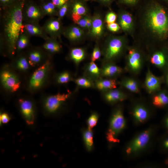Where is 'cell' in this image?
Returning a JSON list of instances; mask_svg holds the SVG:
<instances>
[{
	"label": "cell",
	"instance_id": "9c48e42d",
	"mask_svg": "<svg viewBox=\"0 0 168 168\" xmlns=\"http://www.w3.org/2000/svg\"><path fill=\"white\" fill-rule=\"evenodd\" d=\"M21 113L26 123L32 125L35 121V110L33 105L30 100L23 99L19 100Z\"/></svg>",
	"mask_w": 168,
	"mask_h": 168
},
{
	"label": "cell",
	"instance_id": "f5cc1de1",
	"mask_svg": "<svg viewBox=\"0 0 168 168\" xmlns=\"http://www.w3.org/2000/svg\"><path fill=\"white\" fill-rule=\"evenodd\" d=\"M167 82H168V75L167 77Z\"/></svg>",
	"mask_w": 168,
	"mask_h": 168
},
{
	"label": "cell",
	"instance_id": "ba28073f",
	"mask_svg": "<svg viewBox=\"0 0 168 168\" xmlns=\"http://www.w3.org/2000/svg\"><path fill=\"white\" fill-rule=\"evenodd\" d=\"M1 80L4 87L11 92L16 91L20 87L21 82L18 78L9 70H5L2 72Z\"/></svg>",
	"mask_w": 168,
	"mask_h": 168
},
{
	"label": "cell",
	"instance_id": "83f0119b",
	"mask_svg": "<svg viewBox=\"0 0 168 168\" xmlns=\"http://www.w3.org/2000/svg\"><path fill=\"white\" fill-rule=\"evenodd\" d=\"M153 103L155 106L161 107L168 105V95L164 92H162L154 96Z\"/></svg>",
	"mask_w": 168,
	"mask_h": 168
},
{
	"label": "cell",
	"instance_id": "8992f818",
	"mask_svg": "<svg viewBox=\"0 0 168 168\" xmlns=\"http://www.w3.org/2000/svg\"><path fill=\"white\" fill-rule=\"evenodd\" d=\"M50 65L49 60H47L34 72L29 83L31 90H35L42 86L50 69Z\"/></svg>",
	"mask_w": 168,
	"mask_h": 168
},
{
	"label": "cell",
	"instance_id": "f1b7e54d",
	"mask_svg": "<svg viewBox=\"0 0 168 168\" xmlns=\"http://www.w3.org/2000/svg\"><path fill=\"white\" fill-rule=\"evenodd\" d=\"M119 24L122 28L124 30H128L132 26V19L130 14L124 13L120 16Z\"/></svg>",
	"mask_w": 168,
	"mask_h": 168
},
{
	"label": "cell",
	"instance_id": "7c38bea8",
	"mask_svg": "<svg viewBox=\"0 0 168 168\" xmlns=\"http://www.w3.org/2000/svg\"><path fill=\"white\" fill-rule=\"evenodd\" d=\"M42 27L49 36L54 39L59 34L61 30L59 20L53 17L48 19Z\"/></svg>",
	"mask_w": 168,
	"mask_h": 168
},
{
	"label": "cell",
	"instance_id": "816d5d0a",
	"mask_svg": "<svg viewBox=\"0 0 168 168\" xmlns=\"http://www.w3.org/2000/svg\"><path fill=\"white\" fill-rule=\"evenodd\" d=\"M101 0L105 2H108L110 1L111 0Z\"/></svg>",
	"mask_w": 168,
	"mask_h": 168
},
{
	"label": "cell",
	"instance_id": "cb8c5ba5",
	"mask_svg": "<svg viewBox=\"0 0 168 168\" xmlns=\"http://www.w3.org/2000/svg\"><path fill=\"white\" fill-rule=\"evenodd\" d=\"M83 34L82 30L76 26L71 27L68 29L65 32L66 36L72 41L76 40L80 38Z\"/></svg>",
	"mask_w": 168,
	"mask_h": 168
},
{
	"label": "cell",
	"instance_id": "d6986e66",
	"mask_svg": "<svg viewBox=\"0 0 168 168\" xmlns=\"http://www.w3.org/2000/svg\"><path fill=\"white\" fill-rule=\"evenodd\" d=\"M43 49L48 52L54 54L59 52L61 49V45L55 39L49 37L45 40L43 45Z\"/></svg>",
	"mask_w": 168,
	"mask_h": 168
},
{
	"label": "cell",
	"instance_id": "9a60e30c",
	"mask_svg": "<svg viewBox=\"0 0 168 168\" xmlns=\"http://www.w3.org/2000/svg\"><path fill=\"white\" fill-rule=\"evenodd\" d=\"M103 97L107 102L110 103L122 101L126 98L124 93L118 90H111L104 93Z\"/></svg>",
	"mask_w": 168,
	"mask_h": 168
},
{
	"label": "cell",
	"instance_id": "11a10c76",
	"mask_svg": "<svg viewBox=\"0 0 168 168\" xmlns=\"http://www.w3.org/2000/svg\"></svg>",
	"mask_w": 168,
	"mask_h": 168
},
{
	"label": "cell",
	"instance_id": "f35d334b",
	"mask_svg": "<svg viewBox=\"0 0 168 168\" xmlns=\"http://www.w3.org/2000/svg\"><path fill=\"white\" fill-rule=\"evenodd\" d=\"M68 9V2L65 3L59 9L57 13L58 16L60 19L63 18L66 14Z\"/></svg>",
	"mask_w": 168,
	"mask_h": 168
},
{
	"label": "cell",
	"instance_id": "4dcf8cb0",
	"mask_svg": "<svg viewBox=\"0 0 168 168\" xmlns=\"http://www.w3.org/2000/svg\"><path fill=\"white\" fill-rule=\"evenodd\" d=\"M151 62L159 67H162L165 63L164 55L161 52H157L153 54L151 59Z\"/></svg>",
	"mask_w": 168,
	"mask_h": 168
},
{
	"label": "cell",
	"instance_id": "6da1fadb",
	"mask_svg": "<svg viewBox=\"0 0 168 168\" xmlns=\"http://www.w3.org/2000/svg\"><path fill=\"white\" fill-rule=\"evenodd\" d=\"M26 0H18L13 5L2 11V33L0 40L9 53L14 54L19 35L23 30V10Z\"/></svg>",
	"mask_w": 168,
	"mask_h": 168
},
{
	"label": "cell",
	"instance_id": "f907efd6",
	"mask_svg": "<svg viewBox=\"0 0 168 168\" xmlns=\"http://www.w3.org/2000/svg\"><path fill=\"white\" fill-rule=\"evenodd\" d=\"M164 164L166 166H168V157L167 158L164 162Z\"/></svg>",
	"mask_w": 168,
	"mask_h": 168
},
{
	"label": "cell",
	"instance_id": "681fc988",
	"mask_svg": "<svg viewBox=\"0 0 168 168\" xmlns=\"http://www.w3.org/2000/svg\"><path fill=\"white\" fill-rule=\"evenodd\" d=\"M125 2L129 4H133L137 0H123Z\"/></svg>",
	"mask_w": 168,
	"mask_h": 168
},
{
	"label": "cell",
	"instance_id": "b9f144b4",
	"mask_svg": "<svg viewBox=\"0 0 168 168\" xmlns=\"http://www.w3.org/2000/svg\"><path fill=\"white\" fill-rule=\"evenodd\" d=\"M54 4L56 8H60L65 3L67 2L68 0H50Z\"/></svg>",
	"mask_w": 168,
	"mask_h": 168
},
{
	"label": "cell",
	"instance_id": "603a6c76",
	"mask_svg": "<svg viewBox=\"0 0 168 168\" xmlns=\"http://www.w3.org/2000/svg\"><path fill=\"white\" fill-rule=\"evenodd\" d=\"M133 115L135 120L139 123L145 122L148 117L147 110L144 107L141 106H137L134 109Z\"/></svg>",
	"mask_w": 168,
	"mask_h": 168
},
{
	"label": "cell",
	"instance_id": "bcb514c9",
	"mask_svg": "<svg viewBox=\"0 0 168 168\" xmlns=\"http://www.w3.org/2000/svg\"><path fill=\"white\" fill-rule=\"evenodd\" d=\"M162 147L164 150L168 151V136L163 140L162 142Z\"/></svg>",
	"mask_w": 168,
	"mask_h": 168
},
{
	"label": "cell",
	"instance_id": "e575fe53",
	"mask_svg": "<svg viewBox=\"0 0 168 168\" xmlns=\"http://www.w3.org/2000/svg\"><path fill=\"white\" fill-rule=\"evenodd\" d=\"M86 12V8L81 3L77 2L74 4L72 7V13L82 16L85 14Z\"/></svg>",
	"mask_w": 168,
	"mask_h": 168
},
{
	"label": "cell",
	"instance_id": "f6af8a7d",
	"mask_svg": "<svg viewBox=\"0 0 168 168\" xmlns=\"http://www.w3.org/2000/svg\"><path fill=\"white\" fill-rule=\"evenodd\" d=\"M87 18V17H82L77 24L82 27H86Z\"/></svg>",
	"mask_w": 168,
	"mask_h": 168
},
{
	"label": "cell",
	"instance_id": "44dd1931",
	"mask_svg": "<svg viewBox=\"0 0 168 168\" xmlns=\"http://www.w3.org/2000/svg\"><path fill=\"white\" fill-rule=\"evenodd\" d=\"M85 52L82 48H77L72 49L70 53V58L76 65L79 64L85 58Z\"/></svg>",
	"mask_w": 168,
	"mask_h": 168
},
{
	"label": "cell",
	"instance_id": "484cf974",
	"mask_svg": "<svg viewBox=\"0 0 168 168\" xmlns=\"http://www.w3.org/2000/svg\"><path fill=\"white\" fill-rule=\"evenodd\" d=\"M44 1L40 6L45 15L52 16L57 14L56 7L50 0Z\"/></svg>",
	"mask_w": 168,
	"mask_h": 168
},
{
	"label": "cell",
	"instance_id": "ab89813d",
	"mask_svg": "<svg viewBox=\"0 0 168 168\" xmlns=\"http://www.w3.org/2000/svg\"><path fill=\"white\" fill-rule=\"evenodd\" d=\"M117 18L116 14L113 12L108 13L106 16V21L107 24L114 22Z\"/></svg>",
	"mask_w": 168,
	"mask_h": 168
},
{
	"label": "cell",
	"instance_id": "1f68e13d",
	"mask_svg": "<svg viewBox=\"0 0 168 168\" xmlns=\"http://www.w3.org/2000/svg\"><path fill=\"white\" fill-rule=\"evenodd\" d=\"M16 65L18 69L24 71L27 70L30 65L28 59L24 56H21L17 58Z\"/></svg>",
	"mask_w": 168,
	"mask_h": 168
},
{
	"label": "cell",
	"instance_id": "5bb4252c",
	"mask_svg": "<svg viewBox=\"0 0 168 168\" xmlns=\"http://www.w3.org/2000/svg\"><path fill=\"white\" fill-rule=\"evenodd\" d=\"M85 76L92 81H96L100 78V69L98 67L94 62L91 61L85 67Z\"/></svg>",
	"mask_w": 168,
	"mask_h": 168
},
{
	"label": "cell",
	"instance_id": "74e56055",
	"mask_svg": "<svg viewBox=\"0 0 168 168\" xmlns=\"http://www.w3.org/2000/svg\"><path fill=\"white\" fill-rule=\"evenodd\" d=\"M101 52L99 48L97 46L94 48L91 57V61L95 62L101 56Z\"/></svg>",
	"mask_w": 168,
	"mask_h": 168
},
{
	"label": "cell",
	"instance_id": "30bf717a",
	"mask_svg": "<svg viewBox=\"0 0 168 168\" xmlns=\"http://www.w3.org/2000/svg\"><path fill=\"white\" fill-rule=\"evenodd\" d=\"M122 47L123 42L121 39L115 38L111 40L104 51V60L107 61L116 57L120 52Z\"/></svg>",
	"mask_w": 168,
	"mask_h": 168
},
{
	"label": "cell",
	"instance_id": "f546056e",
	"mask_svg": "<svg viewBox=\"0 0 168 168\" xmlns=\"http://www.w3.org/2000/svg\"><path fill=\"white\" fill-rule=\"evenodd\" d=\"M75 82L78 86L81 87L91 88L95 86L93 81L85 76L76 79Z\"/></svg>",
	"mask_w": 168,
	"mask_h": 168
},
{
	"label": "cell",
	"instance_id": "8fae6325",
	"mask_svg": "<svg viewBox=\"0 0 168 168\" xmlns=\"http://www.w3.org/2000/svg\"><path fill=\"white\" fill-rule=\"evenodd\" d=\"M23 30L30 36L40 37L45 41L50 37L39 23L23 22Z\"/></svg>",
	"mask_w": 168,
	"mask_h": 168
},
{
	"label": "cell",
	"instance_id": "52a82bcc",
	"mask_svg": "<svg viewBox=\"0 0 168 168\" xmlns=\"http://www.w3.org/2000/svg\"><path fill=\"white\" fill-rule=\"evenodd\" d=\"M70 93H60L50 96L45 99L44 106L49 113H54L59 108L63 103L68 99Z\"/></svg>",
	"mask_w": 168,
	"mask_h": 168
},
{
	"label": "cell",
	"instance_id": "8d00e7d4",
	"mask_svg": "<svg viewBox=\"0 0 168 168\" xmlns=\"http://www.w3.org/2000/svg\"><path fill=\"white\" fill-rule=\"evenodd\" d=\"M18 0H0L1 10L6 9L13 5Z\"/></svg>",
	"mask_w": 168,
	"mask_h": 168
},
{
	"label": "cell",
	"instance_id": "5b68a950",
	"mask_svg": "<svg viewBox=\"0 0 168 168\" xmlns=\"http://www.w3.org/2000/svg\"><path fill=\"white\" fill-rule=\"evenodd\" d=\"M152 133L151 129L143 131L134 138L126 150L127 154H135L144 149L148 144Z\"/></svg>",
	"mask_w": 168,
	"mask_h": 168
},
{
	"label": "cell",
	"instance_id": "7a4b0ae2",
	"mask_svg": "<svg viewBox=\"0 0 168 168\" xmlns=\"http://www.w3.org/2000/svg\"><path fill=\"white\" fill-rule=\"evenodd\" d=\"M147 21L152 30L163 35L168 31V18L164 9L159 6L152 7L148 12Z\"/></svg>",
	"mask_w": 168,
	"mask_h": 168
},
{
	"label": "cell",
	"instance_id": "c3c4849f",
	"mask_svg": "<svg viewBox=\"0 0 168 168\" xmlns=\"http://www.w3.org/2000/svg\"><path fill=\"white\" fill-rule=\"evenodd\" d=\"M164 124L168 134V115L166 116L164 120Z\"/></svg>",
	"mask_w": 168,
	"mask_h": 168
},
{
	"label": "cell",
	"instance_id": "3957f363",
	"mask_svg": "<svg viewBox=\"0 0 168 168\" xmlns=\"http://www.w3.org/2000/svg\"><path fill=\"white\" fill-rule=\"evenodd\" d=\"M125 121L123 112L120 109L114 111L110 119V128L107 134V138L109 141L116 142L115 138L124 128Z\"/></svg>",
	"mask_w": 168,
	"mask_h": 168
},
{
	"label": "cell",
	"instance_id": "db71d44e",
	"mask_svg": "<svg viewBox=\"0 0 168 168\" xmlns=\"http://www.w3.org/2000/svg\"><path fill=\"white\" fill-rule=\"evenodd\" d=\"M42 1H46V0H40Z\"/></svg>",
	"mask_w": 168,
	"mask_h": 168
},
{
	"label": "cell",
	"instance_id": "60d3db41",
	"mask_svg": "<svg viewBox=\"0 0 168 168\" xmlns=\"http://www.w3.org/2000/svg\"><path fill=\"white\" fill-rule=\"evenodd\" d=\"M107 27L110 30L114 32L118 31L120 29L119 25L115 22L108 24Z\"/></svg>",
	"mask_w": 168,
	"mask_h": 168
},
{
	"label": "cell",
	"instance_id": "7bdbcfd3",
	"mask_svg": "<svg viewBox=\"0 0 168 168\" xmlns=\"http://www.w3.org/2000/svg\"><path fill=\"white\" fill-rule=\"evenodd\" d=\"M0 121L2 123L6 124L10 119L9 115L6 113H3L0 115Z\"/></svg>",
	"mask_w": 168,
	"mask_h": 168
},
{
	"label": "cell",
	"instance_id": "277c9868",
	"mask_svg": "<svg viewBox=\"0 0 168 168\" xmlns=\"http://www.w3.org/2000/svg\"><path fill=\"white\" fill-rule=\"evenodd\" d=\"M23 22L39 23L45 16L40 6L31 1H25L23 10Z\"/></svg>",
	"mask_w": 168,
	"mask_h": 168
},
{
	"label": "cell",
	"instance_id": "ee69618b",
	"mask_svg": "<svg viewBox=\"0 0 168 168\" xmlns=\"http://www.w3.org/2000/svg\"><path fill=\"white\" fill-rule=\"evenodd\" d=\"M71 17L72 21L76 24H77L78 22L83 17L82 16L77 14L72 13Z\"/></svg>",
	"mask_w": 168,
	"mask_h": 168
},
{
	"label": "cell",
	"instance_id": "d6a6232c",
	"mask_svg": "<svg viewBox=\"0 0 168 168\" xmlns=\"http://www.w3.org/2000/svg\"><path fill=\"white\" fill-rule=\"evenodd\" d=\"M123 85L125 87L131 91L136 93L139 92L137 83L133 80H127L124 82Z\"/></svg>",
	"mask_w": 168,
	"mask_h": 168
},
{
	"label": "cell",
	"instance_id": "ffe728a7",
	"mask_svg": "<svg viewBox=\"0 0 168 168\" xmlns=\"http://www.w3.org/2000/svg\"><path fill=\"white\" fill-rule=\"evenodd\" d=\"M103 28V21L101 18L99 16H95L92 20L91 34L95 36H99L102 34Z\"/></svg>",
	"mask_w": 168,
	"mask_h": 168
},
{
	"label": "cell",
	"instance_id": "7402d4cb",
	"mask_svg": "<svg viewBox=\"0 0 168 168\" xmlns=\"http://www.w3.org/2000/svg\"><path fill=\"white\" fill-rule=\"evenodd\" d=\"M129 63L131 68L134 70L138 69L140 67V54L134 49L129 52Z\"/></svg>",
	"mask_w": 168,
	"mask_h": 168
},
{
	"label": "cell",
	"instance_id": "ac0fdd59",
	"mask_svg": "<svg viewBox=\"0 0 168 168\" xmlns=\"http://www.w3.org/2000/svg\"><path fill=\"white\" fill-rule=\"evenodd\" d=\"M44 53L39 49H35L28 53V60L30 65L34 67L40 63L44 57Z\"/></svg>",
	"mask_w": 168,
	"mask_h": 168
},
{
	"label": "cell",
	"instance_id": "d4e9b609",
	"mask_svg": "<svg viewBox=\"0 0 168 168\" xmlns=\"http://www.w3.org/2000/svg\"><path fill=\"white\" fill-rule=\"evenodd\" d=\"M30 37L23 30L17 39L16 44V50L21 51L26 48L29 43Z\"/></svg>",
	"mask_w": 168,
	"mask_h": 168
},
{
	"label": "cell",
	"instance_id": "7dc6e473",
	"mask_svg": "<svg viewBox=\"0 0 168 168\" xmlns=\"http://www.w3.org/2000/svg\"><path fill=\"white\" fill-rule=\"evenodd\" d=\"M92 24V20H91V18L87 17L86 24V27H87L88 29H89L91 27Z\"/></svg>",
	"mask_w": 168,
	"mask_h": 168
},
{
	"label": "cell",
	"instance_id": "4fadbf2b",
	"mask_svg": "<svg viewBox=\"0 0 168 168\" xmlns=\"http://www.w3.org/2000/svg\"><path fill=\"white\" fill-rule=\"evenodd\" d=\"M100 69L101 77H109L114 76L120 73L122 69L115 65L104 63Z\"/></svg>",
	"mask_w": 168,
	"mask_h": 168
},
{
	"label": "cell",
	"instance_id": "e0dca14e",
	"mask_svg": "<svg viewBox=\"0 0 168 168\" xmlns=\"http://www.w3.org/2000/svg\"><path fill=\"white\" fill-rule=\"evenodd\" d=\"M145 84L147 89L150 93L158 89L160 85L159 79L149 71L147 74Z\"/></svg>",
	"mask_w": 168,
	"mask_h": 168
},
{
	"label": "cell",
	"instance_id": "4316f807",
	"mask_svg": "<svg viewBox=\"0 0 168 168\" xmlns=\"http://www.w3.org/2000/svg\"><path fill=\"white\" fill-rule=\"evenodd\" d=\"M83 137L86 149L88 151H91L93 147V134L91 129L88 128L84 130Z\"/></svg>",
	"mask_w": 168,
	"mask_h": 168
},
{
	"label": "cell",
	"instance_id": "836d02e7",
	"mask_svg": "<svg viewBox=\"0 0 168 168\" xmlns=\"http://www.w3.org/2000/svg\"><path fill=\"white\" fill-rule=\"evenodd\" d=\"M72 79L70 74L67 71L63 72L60 74L57 79V82L59 84H66Z\"/></svg>",
	"mask_w": 168,
	"mask_h": 168
},
{
	"label": "cell",
	"instance_id": "9f6ffc18",
	"mask_svg": "<svg viewBox=\"0 0 168 168\" xmlns=\"http://www.w3.org/2000/svg\"></svg>",
	"mask_w": 168,
	"mask_h": 168
},
{
	"label": "cell",
	"instance_id": "d590c367",
	"mask_svg": "<svg viewBox=\"0 0 168 168\" xmlns=\"http://www.w3.org/2000/svg\"><path fill=\"white\" fill-rule=\"evenodd\" d=\"M98 119V115L96 112L92 113L89 117L87 121L88 128L91 129L95 127L97 122Z\"/></svg>",
	"mask_w": 168,
	"mask_h": 168
},
{
	"label": "cell",
	"instance_id": "2e32d148",
	"mask_svg": "<svg viewBox=\"0 0 168 168\" xmlns=\"http://www.w3.org/2000/svg\"><path fill=\"white\" fill-rule=\"evenodd\" d=\"M94 85L98 90L105 91L116 88L117 83L114 79L101 78L95 81Z\"/></svg>",
	"mask_w": 168,
	"mask_h": 168
}]
</instances>
